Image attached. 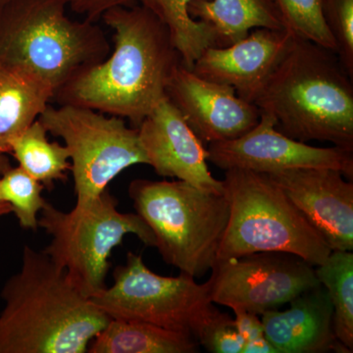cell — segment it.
Here are the masks:
<instances>
[{
    "mask_svg": "<svg viewBox=\"0 0 353 353\" xmlns=\"http://www.w3.org/2000/svg\"><path fill=\"white\" fill-rule=\"evenodd\" d=\"M148 165L157 175L223 194L222 181L208 168V150L167 97L137 128Z\"/></svg>",
    "mask_w": 353,
    "mask_h": 353,
    "instance_id": "5bb4252c",
    "label": "cell"
},
{
    "mask_svg": "<svg viewBox=\"0 0 353 353\" xmlns=\"http://www.w3.org/2000/svg\"><path fill=\"white\" fill-rule=\"evenodd\" d=\"M333 250H353V183L331 168L267 174Z\"/></svg>",
    "mask_w": 353,
    "mask_h": 353,
    "instance_id": "4fadbf2b",
    "label": "cell"
},
{
    "mask_svg": "<svg viewBox=\"0 0 353 353\" xmlns=\"http://www.w3.org/2000/svg\"><path fill=\"white\" fill-rule=\"evenodd\" d=\"M46 131L63 139L73 174L76 206L99 196L132 165H148L138 129L123 118L81 108L50 105L39 117Z\"/></svg>",
    "mask_w": 353,
    "mask_h": 353,
    "instance_id": "9c48e42d",
    "label": "cell"
},
{
    "mask_svg": "<svg viewBox=\"0 0 353 353\" xmlns=\"http://www.w3.org/2000/svg\"><path fill=\"white\" fill-rule=\"evenodd\" d=\"M101 18L114 31L112 52L58 90L52 101L129 119L138 128L166 97L182 60L166 26L146 7H117Z\"/></svg>",
    "mask_w": 353,
    "mask_h": 353,
    "instance_id": "6da1fadb",
    "label": "cell"
},
{
    "mask_svg": "<svg viewBox=\"0 0 353 353\" xmlns=\"http://www.w3.org/2000/svg\"><path fill=\"white\" fill-rule=\"evenodd\" d=\"M161 21L170 34L172 43L185 68L194 63L208 48H218L214 32L206 23L194 19L189 6L192 0H139Z\"/></svg>",
    "mask_w": 353,
    "mask_h": 353,
    "instance_id": "ffe728a7",
    "label": "cell"
},
{
    "mask_svg": "<svg viewBox=\"0 0 353 353\" xmlns=\"http://www.w3.org/2000/svg\"><path fill=\"white\" fill-rule=\"evenodd\" d=\"M128 192L167 264L194 279L211 270L229 221L224 192H206L180 180L145 179L132 181Z\"/></svg>",
    "mask_w": 353,
    "mask_h": 353,
    "instance_id": "5b68a950",
    "label": "cell"
},
{
    "mask_svg": "<svg viewBox=\"0 0 353 353\" xmlns=\"http://www.w3.org/2000/svg\"><path fill=\"white\" fill-rule=\"evenodd\" d=\"M66 8L65 0H10L0 8V63L39 77L54 94L111 51L101 27L70 19Z\"/></svg>",
    "mask_w": 353,
    "mask_h": 353,
    "instance_id": "277c9868",
    "label": "cell"
},
{
    "mask_svg": "<svg viewBox=\"0 0 353 353\" xmlns=\"http://www.w3.org/2000/svg\"><path fill=\"white\" fill-rule=\"evenodd\" d=\"M11 164L6 154L0 155V174L3 173L7 169L10 168Z\"/></svg>",
    "mask_w": 353,
    "mask_h": 353,
    "instance_id": "f546056e",
    "label": "cell"
},
{
    "mask_svg": "<svg viewBox=\"0 0 353 353\" xmlns=\"http://www.w3.org/2000/svg\"><path fill=\"white\" fill-rule=\"evenodd\" d=\"M43 185L20 166L0 174V201L6 202L15 213L20 226L37 231L39 213L46 205Z\"/></svg>",
    "mask_w": 353,
    "mask_h": 353,
    "instance_id": "603a6c76",
    "label": "cell"
},
{
    "mask_svg": "<svg viewBox=\"0 0 353 353\" xmlns=\"http://www.w3.org/2000/svg\"><path fill=\"white\" fill-rule=\"evenodd\" d=\"M292 38L285 30L259 28L226 48H208L192 71L204 80L234 88L241 99L253 103Z\"/></svg>",
    "mask_w": 353,
    "mask_h": 353,
    "instance_id": "9a60e30c",
    "label": "cell"
},
{
    "mask_svg": "<svg viewBox=\"0 0 353 353\" xmlns=\"http://www.w3.org/2000/svg\"><path fill=\"white\" fill-rule=\"evenodd\" d=\"M208 160L221 170L243 169L269 174L296 168H331L353 180V152L318 148L285 136L273 118L260 112L256 126L233 141L209 143Z\"/></svg>",
    "mask_w": 353,
    "mask_h": 353,
    "instance_id": "8fae6325",
    "label": "cell"
},
{
    "mask_svg": "<svg viewBox=\"0 0 353 353\" xmlns=\"http://www.w3.org/2000/svg\"><path fill=\"white\" fill-rule=\"evenodd\" d=\"M284 311L261 315L267 340L277 353H350L336 338L333 306L323 285L305 290Z\"/></svg>",
    "mask_w": 353,
    "mask_h": 353,
    "instance_id": "2e32d148",
    "label": "cell"
},
{
    "mask_svg": "<svg viewBox=\"0 0 353 353\" xmlns=\"http://www.w3.org/2000/svg\"><path fill=\"white\" fill-rule=\"evenodd\" d=\"M316 277L328 292L333 306L336 338L353 352V253L333 250L322 264L315 267Z\"/></svg>",
    "mask_w": 353,
    "mask_h": 353,
    "instance_id": "7402d4cb",
    "label": "cell"
},
{
    "mask_svg": "<svg viewBox=\"0 0 353 353\" xmlns=\"http://www.w3.org/2000/svg\"><path fill=\"white\" fill-rule=\"evenodd\" d=\"M234 314V323L239 333L245 341V345L265 338L264 327L259 315L248 312L240 308L232 309Z\"/></svg>",
    "mask_w": 353,
    "mask_h": 353,
    "instance_id": "83f0119b",
    "label": "cell"
},
{
    "mask_svg": "<svg viewBox=\"0 0 353 353\" xmlns=\"http://www.w3.org/2000/svg\"><path fill=\"white\" fill-rule=\"evenodd\" d=\"M253 104L289 138L353 152L352 78L328 48L292 38Z\"/></svg>",
    "mask_w": 353,
    "mask_h": 353,
    "instance_id": "3957f363",
    "label": "cell"
},
{
    "mask_svg": "<svg viewBox=\"0 0 353 353\" xmlns=\"http://www.w3.org/2000/svg\"><path fill=\"white\" fill-rule=\"evenodd\" d=\"M48 132L39 119L11 143L10 153L32 178L51 189L57 181H64L71 169L66 146L51 143Z\"/></svg>",
    "mask_w": 353,
    "mask_h": 353,
    "instance_id": "44dd1931",
    "label": "cell"
},
{
    "mask_svg": "<svg viewBox=\"0 0 353 353\" xmlns=\"http://www.w3.org/2000/svg\"><path fill=\"white\" fill-rule=\"evenodd\" d=\"M72 11L83 15L85 20L95 22L108 11L117 7L136 6L139 0H65Z\"/></svg>",
    "mask_w": 353,
    "mask_h": 353,
    "instance_id": "4316f807",
    "label": "cell"
},
{
    "mask_svg": "<svg viewBox=\"0 0 353 353\" xmlns=\"http://www.w3.org/2000/svg\"><path fill=\"white\" fill-rule=\"evenodd\" d=\"M0 353H85L110 321L48 254L25 245L22 268L1 292Z\"/></svg>",
    "mask_w": 353,
    "mask_h": 353,
    "instance_id": "7a4b0ae2",
    "label": "cell"
},
{
    "mask_svg": "<svg viewBox=\"0 0 353 353\" xmlns=\"http://www.w3.org/2000/svg\"><path fill=\"white\" fill-rule=\"evenodd\" d=\"M113 277L111 287L90 299L111 319L148 323L197 341L220 311L210 301L206 283L197 284L183 273L157 275L137 253L128 252L126 263L116 267Z\"/></svg>",
    "mask_w": 353,
    "mask_h": 353,
    "instance_id": "ba28073f",
    "label": "cell"
},
{
    "mask_svg": "<svg viewBox=\"0 0 353 353\" xmlns=\"http://www.w3.org/2000/svg\"><path fill=\"white\" fill-rule=\"evenodd\" d=\"M222 182L230 214L216 261L265 252L292 253L314 267L328 259L327 241L267 174L230 169Z\"/></svg>",
    "mask_w": 353,
    "mask_h": 353,
    "instance_id": "8992f818",
    "label": "cell"
},
{
    "mask_svg": "<svg viewBox=\"0 0 353 353\" xmlns=\"http://www.w3.org/2000/svg\"><path fill=\"white\" fill-rule=\"evenodd\" d=\"M206 282L213 303L261 316L320 285L315 267L287 252L252 253L216 261Z\"/></svg>",
    "mask_w": 353,
    "mask_h": 353,
    "instance_id": "30bf717a",
    "label": "cell"
},
{
    "mask_svg": "<svg viewBox=\"0 0 353 353\" xmlns=\"http://www.w3.org/2000/svg\"><path fill=\"white\" fill-rule=\"evenodd\" d=\"M54 92L39 77L0 63V155L50 105Z\"/></svg>",
    "mask_w": 353,
    "mask_h": 353,
    "instance_id": "e0dca14e",
    "label": "cell"
},
{
    "mask_svg": "<svg viewBox=\"0 0 353 353\" xmlns=\"http://www.w3.org/2000/svg\"><path fill=\"white\" fill-rule=\"evenodd\" d=\"M108 188L83 206L63 212L46 201L39 226L52 236L43 250L55 264L66 271L71 284L83 296L92 299L105 289L109 257L132 234L146 246L155 248L152 229L134 213H122Z\"/></svg>",
    "mask_w": 353,
    "mask_h": 353,
    "instance_id": "52a82bcc",
    "label": "cell"
},
{
    "mask_svg": "<svg viewBox=\"0 0 353 353\" xmlns=\"http://www.w3.org/2000/svg\"><path fill=\"white\" fill-rule=\"evenodd\" d=\"M10 212H12L11 206L6 203V202L0 201V216L6 215Z\"/></svg>",
    "mask_w": 353,
    "mask_h": 353,
    "instance_id": "4dcf8cb0",
    "label": "cell"
},
{
    "mask_svg": "<svg viewBox=\"0 0 353 353\" xmlns=\"http://www.w3.org/2000/svg\"><path fill=\"white\" fill-rule=\"evenodd\" d=\"M285 31L294 38L306 39L336 52L322 13L323 0H275Z\"/></svg>",
    "mask_w": 353,
    "mask_h": 353,
    "instance_id": "cb8c5ba5",
    "label": "cell"
},
{
    "mask_svg": "<svg viewBox=\"0 0 353 353\" xmlns=\"http://www.w3.org/2000/svg\"><path fill=\"white\" fill-rule=\"evenodd\" d=\"M197 341L212 353H243L245 347L234 318L221 311L206 325Z\"/></svg>",
    "mask_w": 353,
    "mask_h": 353,
    "instance_id": "484cf974",
    "label": "cell"
},
{
    "mask_svg": "<svg viewBox=\"0 0 353 353\" xmlns=\"http://www.w3.org/2000/svg\"><path fill=\"white\" fill-rule=\"evenodd\" d=\"M10 1V0H0V8H1L2 6H6L7 2Z\"/></svg>",
    "mask_w": 353,
    "mask_h": 353,
    "instance_id": "1f68e13d",
    "label": "cell"
},
{
    "mask_svg": "<svg viewBox=\"0 0 353 353\" xmlns=\"http://www.w3.org/2000/svg\"><path fill=\"white\" fill-rule=\"evenodd\" d=\"M189 11L210 27L218 48L231 46L259 28L285 30L275 0H192Z\"/></svg>",
    "mask_w": 353,
    "mask_h": 353,
    "instance_id": "ac0fdd59",
    "label": "cell"
},
{
    "mask_svg": "<svg viewBox=\"0 0 353 353\" xmlns=\"http://www.w3.org/2000/svg\"><path fill=\"white\" fill-rule=\"evenodd\" d=\"M166 97L206 145L241 138L260 119L259 108L234 88L204 80L182 64L169 81Z\"/></svg>",
    "mask_w": 353,
    "mask_h": 353,
    "instance_id": "7c38bea8",
    "label": "cell"
},
{
    "mask_svg": "<svg viewBox=\"0 0 353 353\" xmlns=\"http://www.w3.org/2000/svg\"><path fill=\"white\" fill-rule=\"evenodd\" d=\"M322 13L343 68L353 79V0H323Z\"/></svg>",
    "mask_w": 353,
    "mask_h": 353,
    "instance_id": "d4e9b609",
    "label": "cell"
},
{
    "mask_svg": "<svg viewBox=\"0 0 353 353\" xmlns=\"http://www.w3.org/2000/svg\"><path fill=\"white\" fill-rule=\"evenodd\" d=\"M243 353H277L266 336L253 343H248L243 347Z\"/></svg>",
    "mask_w": 353,
    "mask_h": 353,
    "instance_id": "f1b7e54d",
    "label": "cell"
},
{
    "mask_svg": "<svg viewBox=\"0 0 353 353\" xmlns=\"http://www.w3.org/2000/svg\"><path fill=\"white\" fill-rule=\"evenodd\" d=\"M199 343L188 334L148 323L111 319L88 345L90 353H196Z\"/></svg>",
    "mask_w": 353,
    "mask_h": 353,
    "instance_id": "d6986e66",
    "label": "cell"
}]
</instances>
